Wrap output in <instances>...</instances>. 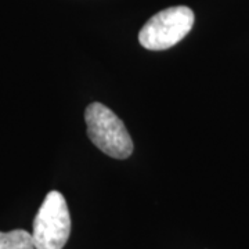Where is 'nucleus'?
<instances>
[{"label":"nucleus","instance_id":"obj_1","mask_svg":"<svg viewBox=\"0 0 249 249\" xmlns=\"http://www.w3.org/2000/svg\"><path fill=\"white\" fill-rule=\"evenodd\" d=\"M90 142L115 160H126L133 152V142L124 122L101 103H91L85 111Z\"/></svg>","mask_w":249,"mask_h":249},{"label":"nucleus","instance_id":"obj_2","mask_svg":"<svg viewBox=\"0 0 249 249\" xmlns=\"http://www.w3.org/2000/svg\"><path fill=\"white\" fill-rule=\"evenodd\" d=\"M194 11L187 6L162 10L142 25L139 42L147 50H168L186 37L194 25Z\"/></svg>","mask_w":249,"mask_h":249},{"label":"nucleus","instance_id":"obj_3","mask_svg":"<svg viewBox=\"0 0 249 249\" xmlns=\"http://www.w3.org/2000/svg\"><path fill=\"white\" fill-rule=\"evenodd\" d=\"M71 234V216L65 198L50 191L42 202L32 230L35 249H62Z\"/></svg>","mask_w":249,"mask_h":249},{"label":"nucleus","instance_id":"obj_4","mask_svg":"<svg viewBox=\"0 0 249 249\" xmlns=\"http://www.w3.org/2000/svg\"><path fill=\"white\" fill-rule=\"evenodd\" d=\"M0 249H35L32 234L25 230L0 231Z\"/></svg>","mask_w":249,"mask_h":249}]
</instances>
